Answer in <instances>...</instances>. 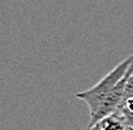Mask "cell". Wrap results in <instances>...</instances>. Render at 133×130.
I'll list each match as a JSON object with an SVG mask.
<instances>
[{"mask_svg":"<svg viewBox=\"0 0 133 130\" xmlns=\"http://www.w3.org/2000/svg\"><path fill=\"white\" fill-rule=\"evenodd\" d=\"M132 64H133V55H131V56L126 58L122 63L116 65L95 86L76 94V98H78V99H81V100L86 103L88 111H90V116L96 114L99 105L102 104V101L113 90V88L116 86L117 84L121 81L122 78L127 74L128 69L131 68Z\"/></svg>","mask_w":133,"mask_h":130,"instance_id":"1","label":"cell"},{"mask_svg":"<svg viewBox=\"0 0 133 130\" xmlns=\"http://www.w3.org/2000/svg\"><path fill=\"white\" fill-rule=\"evenodd\" d=\"M127 129L128 126L126 125L123 114L118 109L116 113L103 118L95 125L87 126L86 130H127Z\"/></svg>","mask_w":133,"mask_h":130,"instance_id":"2","label":"cell"},{"mask_svg":"<svg viewBox=\"0 0 133 130\" xmlns=\"http://www.w3.org/2000/svg\"><path fill=\"white\" fill-rule=\"evenodd\" d=\"M119 110L123 114V118H124V121H126V125H127L129 129L133 130V110L132 109H128L124 105H122L119 108Z\"/></svg>","mask_w":133,"mask_h":130,"instance_id":"3","label":"cell"},{"mask_svg":"<svg viewBox=\"0 0 133 130\" xmlns=\"http://www.w3.org/2000/svg\"><path fill=\"white\" fill-rule=\"evenodd\" d=\"M127 130H131V129H129V128H128V129H127Z\"/></svg>","mask_w":133,"mask_h":130,"instance_id":"4","label":"cell"}]
</instances>
